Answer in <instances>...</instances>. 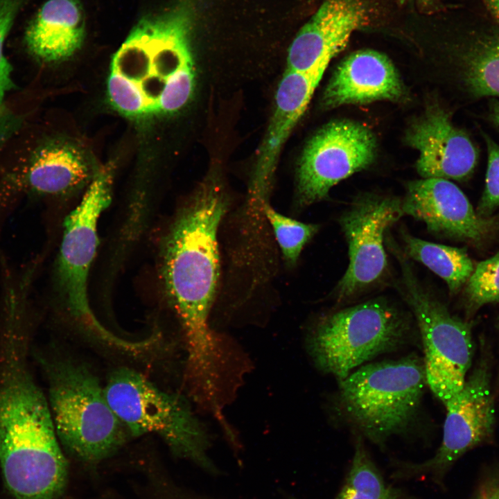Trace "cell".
Wrapping results in <instances>:
<instances>
[{"label": "cell", "instance_id": "obj_1", "mask_svg": "<svg viewBox=\"0 0 499 499\" xmlns=\"http://www.w3.org/2000/svg\"><path fill=\"white\" fill-rule=\"evenodd\" d=\"M228 207L219 178L206 177L172 224L162 246L161 274L180 320L186 369L210 376L225 364L227 349L209 325L220 274L218 230Z\"/></svg>", "mask_w": 499, "mask_h": 499}, {"label": "cell", "instance_id": "obj_16", "mask_svg": "<svg viewBox=\"0 0 499 499\" xmlns=\"http://www.w3.org/2000/svg\"><path fill=\"white\" fill-rule=\"evenodd\" d=\"M93 176L80 149L66 141L51 139L24 152L6 179L15 190L62 195L81 188Z\"/></svg>", "mask_w": 499, "mask_h": 499}, {"label": "cell", "instance_id": "obj_14", "mask_svg": "<svg viewBox=\"0 0 499 499\" xmlns=\"http://www.w3.org/2000/svg\"><path fill=\"white\" fill-rule=\"evenodd\" d=\"M402 210L423 222L432 233L472 243L488 238L498 227L496 220L474 211L457 185L443 178L410 182Z\"/></svg>", "mask_w": 499, "mask_h": 499}, {"label": "cell", "instance_id": "obj_5", "mask_svg": "<svg viewBox=\"0 0 499 499\" xmlns=\"http://www.w3.org/2000/svg\"><path fill=\"white\" fill-rule=\"evenodd\" d=\"M107 400L129 435L155 434L173 454L211 470L207 427L183 395L164 391L128 367L112 371L104 387Z\"/></svg>", "mask_w": 499, "mask_h": 499}, {"label": "cell", "instance_id": "obj_23", "mask_svg": "<svg viewBox=\"0 0 499 499\" xmlns=\"http://www.w3.org/2000/svg\"><path fill=\"white\" fill-rule=\"evenodd\" d=\"M465 295L471 313L486 304L499 301V252L475 266L466 282Z\"/></svg>", "mask_w": 499, "mask_h": 499}, {"label": "cell", "instance_id": "obj_3", "mask_svg": "<svg viewBox=\"0 0 499 499\" xmlns=\"http://www.w3.org/2000/svg\"><path fill=\"white\" fill-rule=\"evenodd\" d=\"M192 10L182 3L141 19L113 55L107 96L121 115L146 120L173 115L191 100L195 70L190 44Z\"/></svg>", "mask_w": 499, "mask_h": 499}, {"label": "cell", "instance_id": "obj_28", "mask_svg": "<svg viewBox=\"0 0 499 499\" xmlns=\"http://www.w3.org/2000/svg\"><path fill=\"white\" fill-rule=\"evenodd\" d=\"M493 118L499 125V103H496L493 107Z\"/></svg>", "mask_w": 499, "mask_h": 499}, {"label": "cell", "instance_id": "obj_8", "mask_svg": "<svg viewBox=\"0 0 499 499\" xmlns=\"http://www.w3.org/2000/svg\"><path fill=\"white\" fill-rule=\"evenodd\" d=\"M396 255L402 270V293L421 335L426 383L445 405L466 383L473 355L471 327L428 294L402 254Z\"/></svg>", "mask_w": 499, "mask_h": 499}, {"label": "cell", "instance_id": "obj_21", "mask_svg": "<svg viewBox=\"0 0 499 499\" xmlns=\"http://www.w3.org/2000/svg\"><path fill=\"white\" fill-rule=\"evenodd\" d=\"M335 499H412L402 489L385 482L358 437L344 483Z\"/></svg>", "mask_w": 499, "mask_h": 499}, {"label": "cell", "instance_id": "obj_13", "mask_svg": "<svg viewBox=\"0 0 499 499\" xmlns=\"http://www.w3.org/2000/svg\"><path fill=\"white\" fill-rule=\"evenodd\" d=\"M371 17L367 0H324L292 41L287 69L322 78L331 60Z\"/></svg>", "mask_w": 499, "mask_h": 499}, {"label": "cell", "instance_id": "obj_12", "mask_svg": "<svg viewBox=\"0 0 499 499\" xmlns=\"http://www.w3.org/2000/svg\"><path fill=\"white\" fill-rule=\"evenodd\" d=\"M403 214L402 202L378 197L359 199L343 213L340 223L349 263L337 287L338 299L354 295L383 274L387 265L384 234Z\"/></svg>", "mask_w": 499, "mask_h": 499}, {"label": "cell", "instance_id": "obj_19", "mask_svg": "<svg viewBox=\"0 0 499 499\" xmlns=\"http://www.w3.org/2000/svg\"><path fill=\"white\" fill-rule=\"evenodd\" d=\"M84 35L83 14L76 0H48L28 25L25 42L35 58L55 62L73 55Z\"/></svg>", "mask_w": 499, "mask_h": 499}, {"label": "cell", "instance_id": "obj_7", "mask_svg": "<svg viewBox=\"0 0 499 499\" xmlns=\"http://www.w3.org/2000/svg\"><path fill=\"white\" fill-rule=\"evenodd\" d=\"M410 331L399 310L374 299L322 319L306 339V347L317 368L340 381L365 362L398 348Z\"/></svg>", "mask_w": 499, "mask_h": 499}, {"label": "cell", "instance_id": "obj_20", "mask_svg": "<svg viewBox=\"0 0 499 499\" xmlns=\"http://www.w3.org/2000/svg\"><path fill=\"white\" fill-rule=\"evenodd\" d=\"M407 254L443 279L450 290L457 292L474 270L473 263L464 249L426 241L403 233Z\"/></svg>", "mask_w": 499, "mask_h": 499}, {"label": "cell", "instance_id": "obj_29", "mask_svg": "<svg viewBox=\"0 0 499 499\" xmlns=\"http://www.w3.org/2000/svg\"><path fill=\"white\" fill-rule=\"evenodd\" d=\"M401 3H404L407 2H415L419 4H427L430 2H431L432 0H399Z\"/></svg>", "mask_w": 499, "mask_h": 499}, {"label": "cell", "instance_id": "obj_25", "mask_svg": "<svg viewBox=\"0 0 499 499\" xmlns=\"http://www.w3.org/2000/svg\"><path fill=\"white\" fill-rule=\"evenodd\" d=\"M488 152L485 188L480 200L478 213L487 217L499 206V146L484 136Z\"/></svg>", "mask_w": 499, "mask_h": 499}, {"label": "cell", "instance_id": "obj_2", "mask_svg": "<svg viewBox=\"0 0 499 499\" xmlns=\"http://www.w3.org/2000/svg\"><path fill=\"white\" fill-rule=\"evenodd\" d=\"M30 338L23 318L0 326V466L10 493L43 494L65 476L67 464L46 395L29 364Z\"/></svg>", "mask_w": 499, "mask_h": 499}, {"label": "cell", "instance_id": "obj_22", "mask_svg": "<svg viewBox=\"0 0 499 499\" xmlns=\"http://www.w3.org/2000/svg\"><path fill=\"white\" fill-rule=\"evenodd\" d=\"M261 207L272 227L285 261L290 265H295L305 245L317 231L318 225L283 216L268 202L263 203Z\"/></svg>", "mask_w": 499, "mask_h": 499}, {"label": "cell", "instance_id": "obj_27", "mask_svg": "<svg viewBox=\"0 0 499 499\" xmlns=\"http://www.w3.org/2000/svg\"><path fill=\"white\" fill-rule=\"evenodd\" d=\"M493 13L499 19V0H487Z\"/></svg>", "mask_w": 499, "mask_h": 499}, {"label": "cell", "instance_id": "obj_17", "mask_svg": "<svg viewBox=\"0 0 499 499\" xmlns=\"http://www.w3.org/2000/svg\"><path fill=\"white\" fill-rule=\"evenodd\" d=\"M322 77L286 69L277 89L275 108L257 157L252 195L266 202L279 153L305 112Z\"/></svg>", "mask_w": 499, "mask_h": 499}, {"label": "cell", "instance_id": "obj_15", "mask_svg": "<svg viewBox=\"0 0 499 499\" xmlns=\"http://www.w3.org/2000/svg\"><path fill=\"white\" fill-rule=\"evenodd\" d=\"M405 140L419 152L416 168L423 178L465 180L478 162V150L469 136L438 107L417 120Z\"/></svg>", "mask_w": 499, "mask_h": 499}, {"label": "cell", "instance_id": "obj_26", "mask_svg": "<svg viewBox=\"0 0 499 499\" xmlns=\"http://www.w3.org/2000/svg\"><path fill=\"white\" fill-rule=\"evenodd\" d=\"M471 499H499V461L482 472Z\"/></svg>", "mask_w": 499, "mask_h": 499}, {"label": "cell", "instance_id": "obj_6", "mask_svg": "<svg viewBox=\"0 0 499 499\" xmlns=\"http://www.w3.org/2000/svg\"><path fill=\"white\" fill-rule=\"evenodd\" d=\"M426 385L423 360L410 355L359 367L340 381L338 402L356 428L383 444L414 419Z\"/></svg>", "mask_w": 499, "mask_h": 499}, {"label": "cell", "instance_id": "obj_18", "mask_svg": "<svg viewBox=\"0 0 499 499\" xmlns=\"http://www.w3.org/2000/svg\"><path fill=\"white\" fill-rule=\"evenodd\" d=\"M405 94L399 73L385 55L362 50L347 56L326 86L322 105L334 108L380 100H398Z\"/></svg>", "mask_w": 499, "mask_h": 499}, {"label": "cell", "instance_id": "obj_11", "mask_svg": "<svg viewBox=\"0 0 499 499\" xmlns=\"http://www.w3.org/2000/svg\"><path fill=\"white\" fill-rule=\"evenodd\" d=\"M376 152V138L366 126L346 120L326 124L301 155L297 175L299 204L325 198L333 186L368 167Z\"/></svg>", "mask_w": 499, "mask_h": 499}, {"label": "cell", "instance_id": "obj_9", "mask_svg": "<svg viewBox=\"0 0 499 499\" xmlns=\"http://www.w3.org/2000/svg\"><path fill=\"white\" fill-rule=\"evenodd\" d=\"M444 406L446 417L443 437L435 455L419 463L399 462L393 478L429 476L443 487L447 473L461 457L492 439L496 415L488 356H481L462 389Z\"/></svg>", "mask_w": 499, "mask_h": 499}, {"label": "cell", "instance_id": "obj_4", "mask_svg": "<svg viewBox=\"0 0 499 499\" xmlns=\"http://www.w3.org/2000/svg\"><path fill=\"white\" fill-rule=\"evenodd\" d=\"M47 383L46 398L60 443L85 462L114 454L128 434L110 407L97 377L83 363L38 357Z\"/></svg>", "mask_w": 499, "mask_h": 499}, {"label": "cell", "instance_id": "obj_10", "mask_svg": "<svg viewBox=\"0 0 499 499\" xmlns=\"http://www.w3.org/2000/svg\"><path fill=\"white\" fill-rule=\"evenodd\" d=\"M114 175L112 162L94 173L80 203L64 222L58 261V279L67 307L73 315L97 328L100 326L88 302L87 279L98 245V221L112 201Z\"/></svg>", "mask_w": 499, "mask_h": 499}, {"label": "cell", "instance_id": "obj_24", "mask_svg": "<svg viewBox=\"0 0 499 499\" xmlns=\"http://www.w3.org/2000/svg\"><path fill=\"white\" fill-rule=\"evenodd\" d=\"M27 0H0V114L6 94L12 88V66L3 53L6 38Z\"/></svg>", "mask_w": 499, "mask_h": 499}]
</instances>
